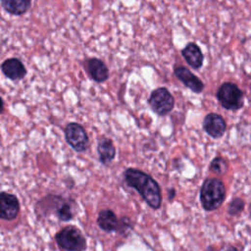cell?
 Returning <instances> with one entry per match:
<instances>
[{
    "mask_svg": "<svg viewBox=\"0 0 251 251\" xmlns=\"http://www.w3.org/2000/svg\"><path fill=\"white\" fill-rule=\"evenodd\" d=\"M59 247L64 251H83L86 248V240L79 229L68 226L62 228L55 236Z\"/></svg>",
    "mask_w": 251,
    "mask_h": 251,
    "instance_id": "cell-4",
    "label": "cell"
},
{
    "mask_svg": "<svg viewBox=\"0 0 251 251\" xmlns=\"http://www.w3.org/2000/svg\"><path fill=\"white\" fill-rule=\"evenodd\" d=\"M148 103L153 112L160 116H165L173 110L175 100L167 88L159 87L152 91Z\"/></svg>",
    "mask_w": 251,
    "mask_h": 251,
    "instance_id": "cell-5",
    "label": "cell"
},
{
    "mask_svg": "<svg viewBox=\"0 0 251 251\" xmlns=\"http://www.w3.org/2000/svg\"><path fill=\"white\" fill-rule=\"evenodd\" d=\"M175 75L186 87H188L193 92L200 93L203 90V82L195 75H193L187 68L183 66L176 67L175 69Z\"/></svg>",
    "mask_w": 251,
    "mask_h": 251,
    "instance_id": "cell-9",
    "label": "cell"
},
{
    "mask_svg": "<svg viewBox=\"0 0 251 251\" xmlns=\"http://www.w3.org/2000/svg\"><path fill=\"white\" fill-rule=\"evenodd\" d=\"M97 224L101 229L107 232L118 230L119 228V221L115 213L109 209L102 210L97 218Z\"/></svg>",
    "mask_w": 251,
    "mask_h": 251,
    "instance_id": "cell-13",
    "label": "cell"
},
{
    "mask_svg": "<svg viewBox=\"0 0 251 251\" xmlns=\"http://www.w3.org/2000/svg\"><path fill=\"white\" fill-rule=\"evenodd\" d=\"M65 136L69 145L76 152H83L88 147V136L79 124H68L65 128Z\"/></svg>",
    "mask_w": 251,
    "mask_h": 251,
    "instance_id": "cell-6",
    "label": "cell"
},
{
    "mask_svg": "<svg viewBox=\"0 0 251 251\" xmlns=\"http://www.w3.org/2000/svg\"><path fill=\"white\" fill-rule=\"evenodd\" d=\"M87 70L90 76L97 82L105 81L109 76L107 66L97 58H91L87 61Z\"/></svg>",
    "mask_w": 251,
    "mask_h": 251,
    "instance_id": "cell-12",
    "label": "cell"
},
{
    "mask_svg": "<svg viewBox=\"0 0 251 251\" xmlns=\"http://www.w3.org/2000/svg\"><path fill=\"white\" fill-rule=\"evenodd\" d=\"M225 251H238L234 246H232V245H229V246H227L226 249H225Z\"/></svg>",
    "mask_w": 251,
    "mask_h": 251,
    "instance_id": "cell-19",
    "label": "cell"
},
{
    "mask_svg": "<svg viewBox=\"0 0 251 251\" xmlns=\"http://www.w3.org/2000/svg\"><path fill=\"white\" fill-rule=\"evenodd\" d=\"M217 98L223 108L226 110H239L244 104V95L242 90L229 81L224 82L217 91Z\"/></svg>",
    "mask_w": 251,
    "mask_h": 251,
    "instance_id": "cell-3",
    "label": "cell"
},
{
    "mask_svg": "<svg viewBox=\"0 0 251 251\" xmlns=\"http://www.w3.org/2000/svg\"><path fill=\"white\" fill-rule=\"evenodd\" d=\"M210 171L217 175H224L227 171V163L222 157H216L210 164Z\"/></svg>",
    "mask_w": 251,
    "mask_h": 251,
    "instance_id": "cell-17",
    "label": "cell"
},
{
    "mask_svg": "<svg viewBox=\"0 0 251 251\" xmlns=\"http://www.w3.org/2000/svg\"><path fill=\"white\" fill-rule=\"evenodd\" d=\"M56 199H57V196H56ZM55 207H56V216L61 220V221H64V222H67V221H70L73 219V212H72V206L70 203L66 202V201H63L62 199L61 200H56V203H55Z\"/></svg>",
    "mask_w": 251,
    "mask_h": 251,
    "instance_id": "cell-16",
    "label": "cell"
},
{
    "mask_svg": "<svg viewBox=\"0 0 251 251\" xmlns=\"http://www.w3.org/2000/svg\"><path fill=\"white\" fill-rule=\"evenodd\" d=\"M206 251H216V250H215L212 246H209V247L207 248V250H206Z\"/></svg>",
    "mask_w": 251,
    "mask_h": 251,
    "instance_id": "cell-20",
    "label": "cell"
},
{
    "mask_svg": "<svg viewBox=\"0 0 251 251\" xmlns=\"http://www.w3.org/2000/svg\"><path fill=\"white\" fill-rule=\"evenodd\" d=\"M3 74L12 80H20L25 77L26 70L24 64L17 58L5 60L1 66Z\"/></svg>",
    "mask_w": 251,
    "mask_h": 251,
    "instance_id": "cell-10",
    "label": "cell"
},
{
    "mask_svg": "<svg viewBox=\"0 0 251 251\" xmlns=\"http://www.w3.org/2000/svg\"><path fill=\"white\" fill-rule=\"evenodd\" d=\"M244 201L239 197H235L229 202L227 206V213L229 216H237L242 213V211L244 210Z\"/></svg>",
    "mask_w": 251,
    "mask_h": 251,
    "instance_id": "cell-18",
    "label": "cell"
},
{
    "mask_svg": "<svg viewBox=\"0 0 251 251\" xmlns=\"http://www.w3.org/2000/svg\"><path fill=\"white\" fill-rule=\"evenodd\" d=\"M0 205H1V218L3 220L11 221L17 218L20 212V203L18 198L10 193L1 192L0 195Z\"/></svg>",
    "mask_w": 251,
    "mask_h": 251,
    "instance_id": "cell-8",
    "label": "cell"
},
{
    "mask_svg": "<svg viewBox=\"0 0 251 251\" xmlns=\"http://www.w3.org/2000/svg\"><path fill=\"white\" fill-rule=\"evenodd\" d=\"M128 186L136 189L145 202L153 209H158L162 203L161 189L157 181L149 175L137 169L128 168L124 173Z\"/></svg>",
    "mask_w": 251,
    "mask_h": 251,
    "instance_id": "cell-1",
    "label": "cell"
},
{
    "mask_svg": "<svg viewBox=\"0 0 251 251\" xmlns=\"http://www.w3.org/2000/svg\"><path fill=\"white\" fill-rule=\"evenodd\" d=\"M97 151L100 162L105 165L110 163L116 156V148L113 144V141L107 137H102L99 140Z\"/></svg>",
    "mask_w": 251,
    "mask_h": 251,
    "instance_id": "cell-14",
    "label": "cell"
},
{
    "mask_svg": "<svg viewBox=\"0 0 251 251\" xmlns=\"http://www.w3.org/2000/svg\"><path fill=\"white\" fill-rule=\"evenodd\" d=\"M226 199V187L222 180L216 177L206 178L200 189V202L204 210H217Z\"/></svg>",
    "mask_w": 251,
    "mask_h": 251,
    "instance_id": "cell-2",
    "label": "cell"
},
{
    "mask_svg": "<svg viewBox=\"0 0 251 251\" xmlns=\"http://www.w3.org/2000/svg\"><path fill=\"white\" fill-rule=\"evenodd\" d=\"M249 214H250V217H251V203L249 205Z\"/></svg>",
    "mask_w": 251,
    "mask_h": 251,
    "instance_id": "cell-21",
    "label": "cell"
},
{
    "mask_svg": "<svg viewBox=\"0 0 251 251\" xmlns=\"http://www.w3.org/2000/svg\"><path fill=\"white\" fill-rule=\"evenodd\" d=\"M31 0H1V5L5 11L12 15H23L30 7Z\"/></svg>",
    "mask_w": 251,
    "mask_h": 251,
    "instance_id": "cell-15",
    "label": "cell"
},
{
    "mask_svg": "<svg viewBox=\"0 0 251 251\" xmlns=\"http://www.w3.org/2000/svg\"><path fill=\"white\" fill-rule=\"evenodd\" d=\"M181 54H182L183 58L185 59V61L188 63V65L191 66L193 69L201 68V66L203 64L204 57H203L200 47L197 44H195L193 42L188 43L181 50Z\"/></svg>",
    "mask_w": 251,
    "mask_h": 251,
    "instance_id": "cell-11",
    "label": "cell"
},
{
    "mask_svg": "<svg viewBox=\"0 0 251 251\" xmlns=\"http://www.w3.org/2000/svg\"><path fill=\"white\" fill-rule=\"evenodd\" d=\"M203 128L213 138H220L226 132V124L221 115L210 113L204 118Z\"/></svg>",
    "mask_w": 251,
    "mask_h": 251,
    "instance_id": "cell-7",
    "label": "cell"
}]
</instances>
